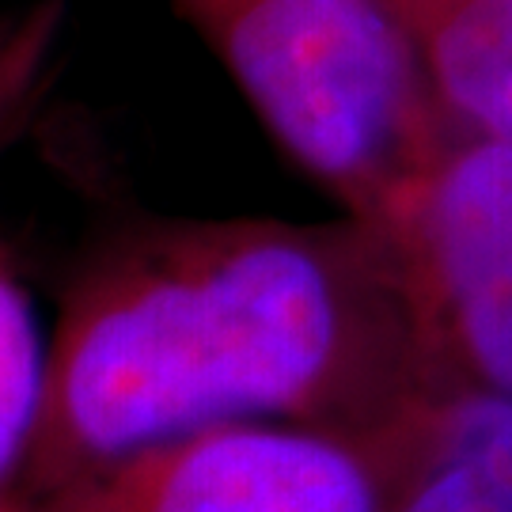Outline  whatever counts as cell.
<instances>
[{"label":"cell","instance_id":"277c9868","mask_svg":"<svg viewBox=\"0 0 512 512\" xmlns=\"http://www.w3.org/2000/svg\"><path fill=\"white\" fill-rule=\"evenodd\" d=\"M376 429L236 425L171 440L46 497V512H384Z\"/></svg>","mask_w":512,"mask_h":512},{"label":"cell","instance_id":"6da1fadb","mask_svg":"<svg viewBox=\"0 0 512 512\" xmlns=\"http://www.w3.org/2000/svg\"><path fill=\"white\" fill-rule=\"evenodd\" d=\"M425 387L372 220H129L65 289L23 478L46 501L213 429H376Z\"/></svg>","mask_w":512,"mask_h":512},{"label":"cell","instance_id":"52a82bcc","mask_svg":"<svg viewBox=\"0 0 512 512\" xmlns=\"http://www.w3.org/2000/svg\"><path fill=\"white\" fill-rule=\"evenodd\" d=\"M452 133L512 145V0H387Z\"/></svg>","mask_w":512,"mask_h":512},{"label":"cell","instance_id":"ba28073f","mask_svg":"<svg viewBox=\"0 0 512 512\" xmlns=\"http://www.w3.org/2000/svg\"><path fill=\"white\" fill-rule=\"evenodd\" d=\"M0 512H46V505H35V509H27V505H16V501H8V497L0 494Z\"/></svg>","mask_w":512,"mask_h":512},{"label":"cell","instance_id":"3957f363","mask_svg":"<svg viewBox=\"0 0 512 512\" xmlns=\"http://www.w3.org/2000/svg\"><path fill=\"white\" fill-rule=\"evenodd\" d=\"M429 387L512 399V145L448 133L372 217Z\"/></svg>","mask_w":512,"mask_h":512},{"label":"cell","instance_id":"5b68a950","mask_svg":"<svg viewBox=\"0 0 512 512\" xmlns=\"http://www.w3.org/2000/svg\"><path fill=\"white\" fill-rule=\"evenodd\" d=\"M65 35V4L31 0L0 16V164L50 95ZM46 384V338L0 236V490L23 475Z\"/></svg>","mask_w":512,"mask_h":512},{"label":"cell","instance_id":"7a4b0ae2","mask_svg":"<svg viewBox=\"0 0 512 512\" xmlns=\"http://www.w3.org/2000/svg\"><path fill=\"white\" fill-rule=\"evenodd\" d=\"M274 145L372 220L452 133L387 0H167Z\"/></svg>","mask_w":512,"mask_h":512},{"label":"cell","instance_id":"8992f818","mask_svg":"<svg viewBox=\"0 0 512 512\" xmlns=\"http://www.w3.org/2000/svg\"><path fill=\"white\" fill-rule=\"evenodd\" d=\"M384 512H512V399L425 387L387 421Z\"/></svg>","mask_w":512,"mask_h":512}]
</instances>
